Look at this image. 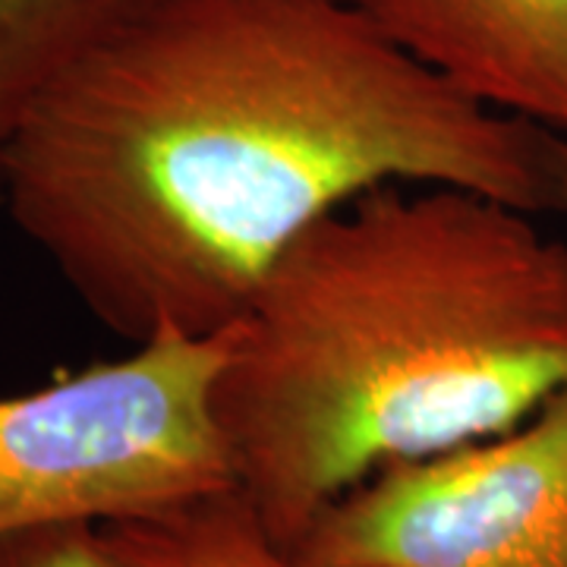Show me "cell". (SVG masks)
<instances>
[{"label": "cell", "mask_w": 567, "mask_h": 567, "mask_svg": "<svg viewBox=\"0 0 567 567\" xmlns=\"http://www.w3.org/2000/svg\"><path fill=\"white\" fill-rule=\"evenodd\" d=\"M388 183L567 215V136L466 99L341 0H158L32 111L0 212L104 328L212 338Z\"/></svg>", "instance_id": "cell-1"}, {"label": "cell", "mask_w": 567, "mask_h": 567, "mask_svg": "<svg viewBox=\"0 0 567 567\" xmlns=\"http://www.w3.org/2000/svg\"><path fill=\"white\" fill-rule=\"evenodd\" d=\"M221 344L234 488L293 551L375 473L567 391V240L461 186L388 183L306 227Z\"/></svg>", "instance_id": "cell-2"}, {"label": "cell", "mask_w": 567, "mask_h": 567, "mask_svg": "<svg viewBox=\"0 0 567 567\" xmlns=\"http://www.w3.org/2000/svg\"><path fill=\"white\" fill-rule=\"evenodd\" d=\"M221 334L158 328L121 360L0 398V536L117 524L234 488L212 410Z\"/></svg>", "instance_id": "cell-3"}, {"label": "cell", "mask_w": 567, "mask_h": 567, "mask_svg": "<svg viewBox=\"0 0 567 567\" xmlns=\"http://www.w3.org/2000/svg\"><path fill=\"white\" fill-rule=\"evenodd\" d=\"M293 551L316 567H567V391L492 439L375 473Z\"/></svg>", "instance_id": "cell-4"}, {"label": "cell", "mask_w": 567, "mask_h": 567, "mask_svg": "<svg viewBox=\"0 0 567 567\" xmlns=\"http://www.w3.org/2000/svg\"><path fill=\"white\" fill-rule=\"evenodd\" d=\"M466 99L567 136V0H341Z\"/></svg>", "instance_id": "cell-5"}, {"label": "cell", "mask_w": 567, "mask_h": 567, "mask_svg": "<svg viewBox=\"0 0 567 567\" xmlns=\"http://www.w3.org/2000/svg\"><path fill=\"white\" fill-rule=\"evenodd\" d=\"M158 0H0V174L32 111Z\"/></svg>", "instance_id": "cell-6"}, {"label": "cell", "mask_w": 567, "mask_h": 567, "mask_svg": "<svg viewBox=\"0 0 567 567\" xmlns=\"http://www.w3.org/2000/svg\"><path fill=\"white\" fill-rule=\"evenodd\" d=\"M114 567H316L262 527L237 488L102 527Z\"/></svg>", "instance_id": "cell-7"}, {"label": "cell", "mask_w": 567, "mask_h": 567, "mask_svg": "<svg viewBox=\"0 0 567 567\" xmlns=\"http://www.w3.org/2000/svg\"><path fill=\"white\" fill-rule=\"evenodd\" d=\"M0 567H114L102 527L66 524L0 536Z\"/></svg>", "instance_id": "cell-8"}]
</instances>
